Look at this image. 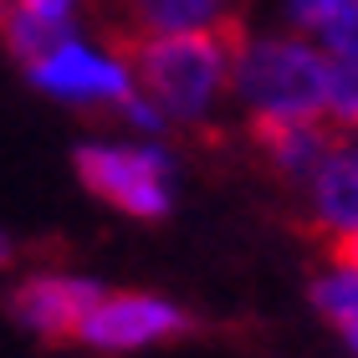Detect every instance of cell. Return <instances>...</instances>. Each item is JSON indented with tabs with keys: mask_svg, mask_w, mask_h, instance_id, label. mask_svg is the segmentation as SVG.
I'll return each mask as SVG.
<instances>
[{
	"mask_svg": "<svg viewBox=\"0 0 358 358\" xmlns=\"http://www.w3.org/2000/svg\"><path fill=\"white\" fill-rule=\"evenodd\" d=\"M328 67L333 57L313 36L287 26L231 31V83L225 103L241 108L251 134L282 123H328Z\"/></svg>",
	"mask_w": 358,
	"mask_h": 358,
	"instance_id": "6da1fadb",
	"label": "cell"
},
{
	"mask_svg": "<svg viewBox=\"0 0 358 358\" xmlns=\"http://www.w3.org/2000/svg\"><path fill=\"white\" fill-rule=\"evenodd\" d=\"M236 31V26H231ZM231 31H189V36H138L123 41L134 62V87L174 128H205L225 108L231 83Z\"/></svg>",
	"mask_w": 358,
	"mask_h": 358,
	"instance_id": "7a4b0ae2",
	"label": "cell"
},
{
	"mask_svg": "<svg viewBox=\"0 0 358 358\" xmlns=\"http://www.w3.org/2000/svg\"><path fill=\"white\" fill-rule=\"evenodd\" d=\"M83 189L134 220H164L179 189V159L164 138H87L77 143Z\"/></svg>",
	"mask_w": 358,
	"mask_h": 358,
	"instance_id": "3957f363",
	"label": "cell"
},
{
	"mask_svg": "<svg viewBox=\"0 0 358 358\" xmlns=\"http://www.w3.org/2000/svg\"><path fill=\"white\" fill-rule=\"evenodd\" d=\"M26 77L41 97H52L62 108H83V113H118L134 92L128 46L108 36H87L77 26L67 36H57L41 57H31Z\"/></svg>",
	"mask_w": 358,
	"mask_h": 358,
	"instance_id": "277c9868",
	"label": "cell"
},
{
	"mask_svg": "<svg viewBox=\"0 0 358 358\" xmlns=\"http://www.w3.org/2000/svg\"><path fill=\"white\" fill-rule=\"evenodd\" d=\"M189 328L185 307L159 292H97V302L77 322V343L92 353H138L154 343H169Z\"/></svg>",
	"mask_w": 358,
	"mask_h": 358,
	"instance_id": "5b68a950",
	"label": "cell"
},
{
	"mask_svg": "<svg viewBox=\"0 0 358 358\" xmlns=\"http://www.w3.org/2000/svg\"><path fill=\"white\" fill-rule=\"evenodd\" d=\"M97 292L103 287L77 271H31L10 287V317L46 343H62V338L77 333V322L97 302Z\"/></svg>",
	"mask_w": 358,
	"mask_h": 358,
	"instance_id": "8992f818",
	"label": "cell"
},
{
	"mask_svg": "<svg viewBox=\"0 0 358 358\" xmlns=\"http://www.w3.org/2000/svg\"><path fill=\"white\" fill-rule=\"evenodd\" d=\"M307 220L328 246H353L358 236V149L348 134L328 143V154L317 159V169L302 185Z\"/></svg>",
	"mask_w": 358,
	"mask_h": 358,
	"instance_id": "52a82bcc",
	"label": "cell"
},
{
	"mask_svg": "<svg viewBox=\"0 0 358 358\" xmlns=\"http://www.w3.org/2000/svg\"><path fill=\"white\" fill-rule=\"evenodd\" d=\"M123 41L138 36H189V31H231V0H118Z\"/></svg>",
	"mask_w": 358,
	"mask_h": 358,
	"instance_id": "ba28073f",
	"label": "cell"
},
{
	"mask_svg": "<svg viewBox=\"0 0 358 358\" xmlns=\"http://www.w3.org/2000/svg\"><path fill=\"white\" fill-rule=\"evenodd\" d=\"M276 15L328 57H358V0H276Z\"/></svg>",
	"mask_w": 358,
	"mask_h": 358,
	"instance_id": "9c48e42d",
	"label": "cell"
},
{
	"mask_svg": "<svg viewBox=\"0 0 358 358\" xmlns=\"http://www.w3.org/2000/svg\"><path fill=\"white\" fill-rule=\"evenodd\" d=\"M343 134V128H333V123H282V128H262V149H266V164L271 174L282 179V185L292 189H302L307 185V174L317 169V159L328 154V143Z\"/></svg>",
	"mask_w": 358,
	"mask_h": 358,
	"instance_id": "30bf717a",
	"label": "cell"
},
{
	"mask_svg": "<svg viewBox=\"0 0 358 358\" xmlns=\"http://www.w3.org/2000/svg\"><path fill=\"white\" fill-rule=\"evenodd\" d=\"M307 297L338 328V338L353 348V338H358V262H353V246H328V262L317 266Z\"/></svg>",
	"mask_w": 358,
	"mask_h": 358,
	"instance_id": "8fae6325",
	"label": "cell"
},
{
	"mask_svg": "<svg viewBox=\"0 0 358 358\" xmlns=\"http://www.w3.org/2000/svg\"><path fill=\"white\" fill-rule=\"evenodd\" d=\"M72 26H77L72 10H46V6H31V0L0 6V36H6V52L21 62V67L31 57H41L57 36H67Z\"/></svg>",
	"mask_w": 358,
	"mask_h": 358,
	"instance_id": "7c38bea8",
	"label": "cell"
},
{
	"mask_svg": "<svg viewBox=\"0 0 358 358\" xmlns=\"http://www.w3.org/2000/svg\"><path fill=\"white\" fill-rule=\"evenodd\" d=\"M31 6H46V10H72V15H77V6H83V0H31Z\"/></svg>",
	"mask_w": 358,
	"mask_h": 358,
	"instance_id": "4fadbf2b",
	"label": "cell"
},
{
	"mask_svg": "<svg viewBox=\"0 0 358 358\" xmlns=\"http://www.w3.org/2000/svg\"><path fill=\"white\" fill-rule=\"evenodd\" d=\"M10 262H15V241L0 231V266H10Z\"/></svg>",
	"mask_w": 358,
	"mask_h": 358,
	"instance_id": "5bb4252c",
	"label": "cell"
},
{
	"mask_svg": "<svg viewBox=\"0 0 358 358\" xmlns=\"http://www.w3.org/2000/svg\"><path fill=\"white\" fill-rule=\"evenodd\" d=\"M0 6H10V0H0Z\"/></svg>",
	"mask_w": 358,
	"mask_h": 358,
	"instance_id": "9a60e30c",
	"label": "cell"
}]
</instances>
